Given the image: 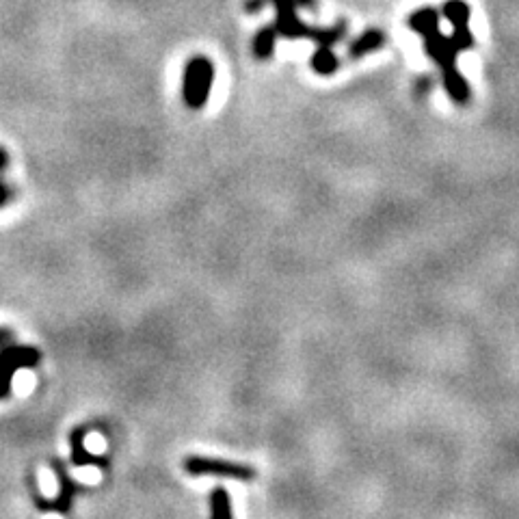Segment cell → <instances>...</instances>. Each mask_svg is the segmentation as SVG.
I'll use <instances>...</instances> for the list:
<instances>
[{
  "label": "cell",
  "mask_w": 519,
  "mask_h": 519,
  "mask_svg": "<svg viewBox=\"0 0 519 519\" xmlns=\"http://www.w3.org/2000/svg\"><path fill=\"white\" fill-rule=\"evenodd\" d=\"M273 5L275 7V24L273 29L277 31V35L288 37V39H316L321 46H331L340 39V29L336 31H318V29H310L308 24H303L297 16L299 7H310L314 0H251L247 5V11H258L264 5Z\"/></svg>",
  "instance_id": "cell-1"
},
{
  "label": "cell",
  "mask_w": 519,
  "mask_h": 519,
  "mask_svg": "<svg viewBox=\"0 0 519 519\" xmlns=\"http://www.w3.org/2000/svg\"><path fill=\"white\" fill-rule=\"evenodd\" d=\"M212 83H215V65L206 57H195L184 68L182 76V98L184 104L193 111L204 109L210 93Z\"/></svg>",
  "instance_id": "cell-2"
},
{
  "label": "cell",
  "mask_w": 519,
  "mask_h": 519,
  "mask_svg": "<svg viewBox=\"0 0 519 519\" xmlns=\"http://www.w3.org/2000/svg\"><path fill=\"white\" fill-rule=\"evenodd\" d=\"M42 353L31 344H7L0 349V401H7L13 390V377L20 370L37 368Z\"/></svg>",
  "instance_id": "cell-3"
},
{
  "label": "cell",
  "mask_w": 519,
  "mask_h": 519,
  "mask_svg": "<svg viewBox=\"0 0 519 519\" xmlns=\"http://www.w3.org/2000/svg\"><path fill=\"white\" fill-rule=\"evenodd\" d=\"M182 468L189 476H215V478H232V481H254L258 476L254 465L225 461L217 457L191 455L182 461Z\"/></svg>",
  "instance_id": "cell-4"
},
{
  "label": "cell",
  "mask_w": 519,
  "mask_h": 519,
  "mask_svg": "<svg viewBox=\"0 0 519 519\" xmlns=\"http://www.w3.org/2000/svg\"><path fill=\"white\" fill-rule=\"evenodd\" d=\"M52 472L57 474V483H59V494L55 498H39L37 500V509L48 511V513H70L74 496L81 491V483L74 481L70 470L65 468V463L55 459L50 463Z\"/></svg>",
  "instance_id": "cell-5"
},
{
  "label": "cell",
  "mask_w": 519,
  "mask_h": 519,
  "mask_svg": "<svg viewBox=\"0 0 519 519\" xmlns=\"http://www.w3.org/2000/svg\"><path fill=\"white\" fill-rule=\"evenodd\" d=\"M87 427H76L70 433V459L76 468H89V465H106V459L93 457L87 450Z\"/></svg>",
  "instance_id": "cell-6"
},
{
  "label": "cell",
  "mask_w": 519,
  "mask_h": 519,
  "mask_svg": "<svg viewBox=\"0 0 519 519\" xmlns=\"http://www.w3.org/2000/svg\"><path fill=\"white\" fill-rule=\"evenodd\" d=\"M210 519H234L232 496L225 487H215L210 491Z\"/></svg>",
  "instance_id": "cell-7"
},
{
  "label": "cell",
  "mask_w": 519,
  "mask_h": 519,
  "mask_svg": "<svg viewBox=\"0 0 519 519\" xmlns=\"http://www.w3.org/2000/svg\"><path fill=\"white\" fill-rule=\"evenodd\" d=\"M277 31L273 29V26H266V29L258 31L256 33V39H254V52L258 59H269L273 55L275 50V44H277Z\"/></svg>",
  "instance_id": "cell-8"
},
{
  "label": "cell",
  "mask_w": 519,
  "mask_h": 519,
  "mask_svg": "<svg viewBox=\"0 0 519 519\" xmlns=\"http://www.w3.org/2000/svg\"><path fill=\"white\" fill-rule=\"evenodd\" d=\"M312 68L318 74H334L338 68V59L329 46H318L312 57Z\"/></svg>",
  "instance_id": "cell-9"
},
{
  "label": "cell",
  "mask_w": 519,
  "mask_h": 519,
  "mask_svg": "<svg viewBox=\"0 0 519 519\" xmlns=\"http://www.w3.org/2000/svg\"><path fill=\"white\" fill-rule=\"evenodd\" d=\"M377 44H379V37H377L375 33H370V35L359 39V42L353 46V55H355V57H357V55H364L366 50H370L372 46H377Z\"/></svg>",
  "instance_id": "cell-10"
},
{
  "label": "cell",
  "mask_w": 519,
  "mask_h": 519,
  "mask_svg": "<svg viewBox=\"0 0 519 519\" xmlns=\"http://www.w3.org/2000/svg\"><path fill=\"white\" fill-rule=\"evenodd\" d=\"M13 197V191H11V186L9 184H5L3 180H0V208H3L9 199Z\"/></svg>",
  "instance_id": "cell-11"
},
{
  "label": "cell",
  "mask_w": 519,
  "mask_h": 519,
  "mask_svg": "<svg viewBox=\"0 0 519 519\" xmlns=\"http://www.w3.org/2000/svg\"><path fill=\"white\" fill-rule=\"evenodd\" d=\"M13 342V331L9 327H0V349Z\"/></svg>",
  "instance_id": "cell-12"
},
{
  "label": "cell",
  "mask_w": 519,
  "mask_h": 519,
  "mask_svg": "<svg viewBox=\"0 0 519 519\" xmlns=\"http://www.w3.org/2000/svg\"><path fill=\"white\" fill-rule=\"evenodd\" d=\"M7 167H9V154L0 148V173H3Z\"/></svg>",
  "instance_id": "cell-13"
}]
</instances>
